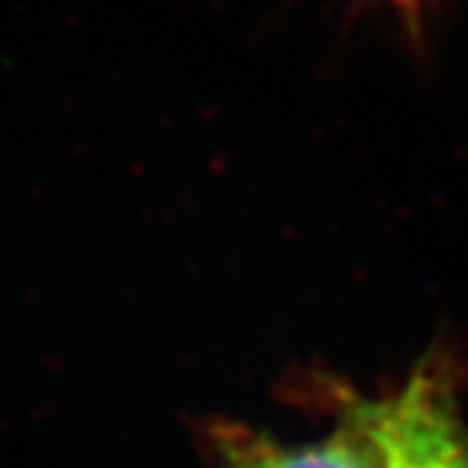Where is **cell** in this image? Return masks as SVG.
Masks as SVG:
<instances>
[{"mask_svg":"<svg viewBox=\"0 0 468 468\" xmlns=\"http://www.w3.org/2000/svg\"><path fill=\"white\" fill-rule=\"evenodd\" d=\"M339 418L356 426L378 468H468V429L438 364H420L395 392L342 398Z\"/></svg>","mask_w":468,"mask_h":468,"instance_id":"cell-1","label":"cell"},{"mask_svg":"<svg viewBox=\"0 0 468 468\" xmlns=\"http://www.w3.org/2000/svg\"><path fill=\"white\" fill-rule=\"evenodd\" d=\"M212 452L220 468H378L367 441L339 418L327 438L311 443H282L243 423L212 429Z\"/></svg>","mask_w":468,"mask_h":468,"instance_id":"cell-2","label":"cell"}]
</instances>
